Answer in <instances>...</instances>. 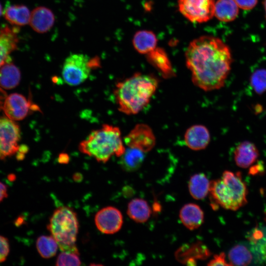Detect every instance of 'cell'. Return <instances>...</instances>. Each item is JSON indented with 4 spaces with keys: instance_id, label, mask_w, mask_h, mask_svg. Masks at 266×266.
<instances>
[{
    "instance_id": "obj_11",
    "label": "cell",
    "mask_w": 266,
    "mask_h": 266,
    "mask_svg": "<svg viewBox=\"0 0 266 266\" xmlns=\"http://www.w3.org/2000/svg\"><path fill=\"white\" fill-rule=\"evenodd\" d=\"M95 222L98 229L105 234H113L122 227L123 220L120 211L113 206L104 207L95 215Z\"/></svg>"
},
{
    "instance_id": "obj_17",
    "label": "cell",
    "mask_w": 266,
    "mask_h": 266,
    "mask_svg": "<svg viewBox=\"0 0 266 266\" xmlns=\"http://www.w3.org/2000/svg\"><path fill=\"white\" fill-rule=\"evenodd\" d=\"M146 55L148 61L160 71L164 77L169 78L174 75L171 63L164 49L156 47Z\"/></svg>"
},
{
    "instance_id": "obj_3",
    "label": "cell",
    "mask_w": 266,
    "mask_h": 266,
    "mask_svg": "<svg viewBox=\"0 0 266 266\" xmlns=\"http://www.w3.org/2000/svg\"><path fill=\"white\" fill-rule=\"evenodd\" d=\"M78 148L82 153L102 163L113 155L121 157L126 150L119 128L108 124L92 132L80 143Z\"/></svg>"
},
{
    "instance_id": "obj_29",
    "label": "cell",
    "mask_w": 266,
    "mask_h": 266,
    "mask_svg": "<svg viewBox=\"0 0 266 266\" xmlns=\"http://www.w3.org/2000/svg\"><path fill=\"white\" fill-rule=\"evenodd\" d=\"M9 252V244L8 239L0 235V263L5 261Z\"/></svg>"
},
{
    "instance_id": "obj_15",
    "label": "cell",
    "mask_w": 266,
    "mask_h": 266,
    "mask_svg": "<svg viewBox=\"0 0 266 266\" xmlns=\"http://www.w3.org/2000/svg\"><path fill=\"white\" fill-rule=\"evenodd\" d=\"M259 156V151L256 145L248 141L241 142L234 151V159L236 165L243 168H246L252 165Z\"/></svg>"
},
{
    "instance_id": "obj_36",
    "label": "cell",
    "mask_w": 266,
    "mask_h": 266,
    "mask_svg": "<svg viewBox=\"0 0 266 266\" xmlns=\"http://www.w3.org/2000/svg\"><path fill=\"white\" fill-rule=\"evenodd\" d=\"M265 220L266 221V212H265Z\"/></svg>"
},
{
    "instance_id": "obj_21",
    "label": "cell",
    "mask_w": 266,
    "mask_h": 266,
    "mask_svg": "<svg viewBox=\"0 0 266 266\" xmlns=\"http://www.w3.org/2000/svg\"><path fill=\"white\" fill-rule=\"evenodd\" d=\"M151 210L147 201L142 199H134L128 204L127 214L137 223H144L151 215Z\"/></svg>"
},
{
    "instance_id": "obj_13",
    "label": "cell",
    "mask_w": 266,
    "mask_h": 266,
    "mask_svg": "<svg viewBox=\"0 0 266 266\" xmlns=\"http://www.w3.org/2000/svg\"><path fill=\"white\" fill-rule=\"evenodd\" d=\"M18 29L5 26L0 31V67L7 61L10 54L17 48Z\"/></svg>"
},
{
    "instance_id": "obj_23",
    "label": "cell",
    "mask_w": 266,
    "mask_h": 266,
    "mask_svg": "<svg viewBox=\"0 0 266 266\" xmlns=\"http://www.w3.org/2000/svg\"><path fill=\"white\" fill-rule=\"evenodd\" d=\"M31 14L27 7L23 5H9L4 11L6 20L16 26H24L28 24Z\"/></svg>"
},
{
    "instance_id": "obj_2",
    "label": "cell",
    "mask_w": 266,
    "mask_h": 266,
    "mask_svg": "<svg viewBox=\"0 0 266 266\" xmlns=\"http://www.w3.org/2000/svg\"><path fill=\"white\" fill-rule=\"evenodd\" d=\"M158 85L154 76L139 72L118 82L114 94L119 110L127 115L137 114L149 103Z\"/></svg>"
},
{
    "instance_id": "obj_25",
    "label": "cell",
    "mask_w": 266,
    "mask_h": 266,
    "mask_svg": "<svg viewBox=\"0 0 266 266\" xmlns=\"http://www.w3.org/2000/svg\"><path fill=\"white\" fill-rule=\"evenodd\" d=\"M228 259L231 266H245L251 263L253 256L247 247L237 244L229 252Z\"/></svg>"
},
{
    "instance_id": "obj_35",
    "label": "cell",
    "mask_w": 266,
    "mask_h": 266,
    "mask_svg": "<svg viewBox=\"0 0 266 266\" xmlns=\"http://www.w3.org/2000/svg\"><path fill=\"white\" fill-rule=\"evenodd\" d=\"M1 14H2V7L0 3V17L1 15Z\"/></svg>"
},
{
    "instance_id": "obj_27",
    "label": "cell",
    "mask_w": 266,
    "mask_h": 266,
    "mask_svg": "<svg viewBox=\"0 0 266 266\" xmlns=\"http://www.w3.org/2000/svg\"><path fill=\"white\" fill-rule=\"evenodd\" d=\"M250 84L258 94L266 91V69L261 68L255 70L250 77Z\"/></svg>"
},
{
    "instance_id": "obj_7",
    "label": "cell",
    "mask_w": 266,
    "mask_h": 266,
    "mask_svg": "<svg viewBox=\"0 0 266 266\" xmlns=\"http://www.w3.org/2000/svg\"><path fill=\"white\" fill-rule=\"evenodd\" d=\"M214 0H178L180 13L192 22L203 23L214 15Z\"/></svg>"
},
{
    "instance_id": "obj_19",
    "label": "cell",
    "mask_w": 266,
    "mask_h": 266,
    "mask_svg": "<svg viewBox=\"0 0 266 266\" xmlns=\"http://www.w3.org/2000/svg\"><path fill=\"white\" fill-rule=\"evenodd\" d=\"M20 79V71L13 64L6 62L0 67V86L3 89L15 88Z\"/></svg>"
},
{
    "instance_id": "obj_34",
    "label": "cell",
    "mask_w": 266,
    "mask_h": 266,
    "mask_svg": "<svg viewBox=\"0 0 266 266\" xmlns=\"http://www.w3.org/2000/svg\"><path fill=\"white\" fill-rule=\"evenodd\" d=\"M264 5L265 9L266 15V0H264Z\"/></svg>"
},
{
    "instance_id": "obj_26",
    "label": "cell",
    "mask_w": 266,
    "mask_h": 266,
    "mask_svg": "<svg viewBox=\"0 0 266 266\" xmlns=\"http://www.w3.org/2000/svg\"><path fill=\"white\" fill-rule=\"evenodd\" d=\"M36 247L43 258L48 259L56 254L59 246L52 235H41L36 240Z\"/></svg>"
},
{
    "instance_id": "obj_31",
    "label": "cell",
    "mask_w": 266,
    "mask_h": 266,
    "mask_svg": "<svg viewBox=\"0 0 266 266\" xmlns=\"http://www.w3.org/2000/svg\"><path fill=\"white\" fill-rule=\"evenodd\" d=\"M237 6L244 10H250L254 7L258 0H234Z\"/></svg>"
},
{
    "instance_id": "obj_33",
    "label": "cell",
    "mask_w": 266,
    "mask_h": 266,
    "mask_svg": "<svg viewBox=\"0 0 266 266\" xmlns=\"http://www.w3.org/2000/svg\"><path fill=\"white\" fill-rule=\"evenodd\" d=\"M68 157L66 154H62L59 158V161L61 163H67L68 162Z\"/></svg>"
},
{
    "instance_id": "obj_6",
    "label": "cell",
    "mask_w": 266,
    "mask_h": 266,
    "mask_svg": "<svg viewBox=\"0 0 266 266\" xmlns=\"http://www.w3.org/2000/svg\"><path fill=\"white\" fill-rule=\"evenodd\" d=\"M90 61L86 55H70L66 59L62 67V75L64 81L70 86H77L83 83L88 78L92 69Z\"/></svg>"
},
{
    "instance_id": "obj_30",
    "label": "cell",
    "mask_w": 266,
    "mask_h": 266,
    "mask_svg": "<svg viewBox=\"0 0 266 266\" xmlns=\"http://www.w3.org/2000/svg\"><path fill=\"white\" fill-rule=\"evenodd\" d=\"M208 266H231L226 260L225 253L221 252L214 256L213 258L209 262Z\"/></svg>"
},
{
    "instance_id": "obj_18",
    "label": "cell",
    "mask_w": 266,
    "mask_h": 266,
    "mask_svg": "<svg viewBox=\"0 0 266 266\" xmlns=\"http://www.w3.org/2000/svg\"><path fill=\"white\" fill-rule=\"evenodd\" d=\"M157 39L155 34L150 31L141 30L133 36V44L139 53L147 54L156 48Z\"/></svg>"
},
{
    "instance_id": "obj_32",
    "label": "cell",
    "mask_w": 266,
    "mask_h": 266,
    "mask_svg": "<svg viewBox=\"0 0 266 266\" xmlns=\"http://www.w3.org/2000/svg\"><path fill=\"white\" fill-rule=\"evenodd\" d=\"M8 196L6 186L0 182V202Z\"/></svg>"
},
{
    "instance_id": "obj_22",
    "label": "cell",
    "mask_w": 266,
    "mask_h": 266,
    "mask_svg": "<svg viewBox=\"0 0 266 266\" xmlns=\"http://www.w3.org/2000/svg\"><path fill=\"white\" fill-rule=\"evenodd\" d=\"M120 157L122 167L127 171H133L138 169L143 163L145 153L138 149L128 147Z\"/></svg>"
},
{
    "instance_id": "obj_10",
    "label": "cell",
    "mask_w": 266,
    "mask_h": 266,
    "mask_svg": "<svg viewBox=\"0 0 266 266\" xmlns=\"http://www.w3.org/2000/svg\"><path fill=\"white\" fill-rule=\"evenodd\" d=\"M127 147L138 149L145 153L151 150L156 144V137L147 125L138 124L125 137Z\"/></svg>"
},
{
    "instance_id": "obj_5",
    "label": "cell",
    "mask_w": 266,
    "mask_h": 266,
    "mask_svg": "<svg viewBox=\"0 0 266 266\" xmlns=\"http://www.w3.org/2000/svg\"><path fill=\"white\" fill-rule=\"evenodd\" d=\"M76 213L70 207L62 206L56 209L51 216L48 228L62 251L79 254L75 244L78 231Z\"/></svg>"
},
{
    "instance_id": "obj_12",
    "label": "cell",
    "mask_w": 266,
    "mask_h": 266,
    "mask_svg": "<svg viewBox=\"0 0 266 266\" xmlns=\"http://www.w3.org/2000/svg\"><path fill=\"white\" fill-rule=\"evenodd\" d=\"M210 141L207 128L202 125H194L189 127L184 134V141L188 148L193 150L205 149Z\"/></svg>"
},
{
    "instance_id": "obj_14",
    "label": "cell",
    "mask_w": 266,
    "mask_h": 266,
    "mask_svg": "<svg viewBox=\"0 0 266 266\" xmlns=\"http://www.w3.org/2000/svg\"><path fill=\"white\" fill-rule=\"evenodd\" d=\"M55 17L52 11L44 6L36 7L32 12L30 24L33 29L38 33L48 32L53 27Z\"/></svg>"
},
{
    "instance_id": "obj_9",
    "label": "cell",
    "mask_w": 266,
    "mask_h": 266,
    "mask_svg": "<svg viewBox=\"0 0 266 266\" xmlns=\"http://www.w3.org/2000/svg\"><path fill=\"white\" fill-rule=\"evenodd\" d=\"M2 108L7 117L13 121L24 119L32 111H40L37 105L33 103L23 95L18 93L11 94L7 97Z\"/></svg>"
},
{
    "instance_id": "obj_24",
    "label": "cell",
    "mask_w": 266,
    "mask_h": 266,
    "mask_svg": "<svg viewBox=\"0 0 266 266\" xmlns=\"http://www.w3.org/2000/svg\"><path fill=\"white\" fill-rule=\"evenodd\" d=\"M238 14V6L234 0H218L215 2L214 15L220 21H233Z\"/></svg>"
},
{
    "instance_id": "obj_8",
    "label": "cell",
    "mask_w": 266,
    "mask_h": 266,
    "mask_svg": "<svg viewBox=\"0 0 266 266\" xmlns=\"http://www.w3.org/2000/svg\"><path fill=\"white\" fill-rule=\"evenodd\" d=\"M21 132L14 121L5 117L0 118V159L16 154L19 147Z\"/></svg>"
},
{
    "instance_id": "obj_1",
    "label": "cell",
    "mask_w": 266,
    "mask_h": 266,
    "mask_svg": "<svg viewBox=\"0 0 266 266\" xmlns=\"http://www.w3.org/2000/svg\"><path fill=\"white\" fill-rule=\"evenodd\" d=\"M185 55L196 86L207 92L224 86L232 58L229 48L220 39L210 35L197 38L190 43Z\"/></svg>"
},
{
    "instance_id": "obj_28",
    "label": "cell",
    "mask_w": 266,
    "mask_h": 266,
    "mask_svg": "<svg viewBox=\"0 0 266 266\" xmlns=\"http://www.w3.org/2000/svg\"><path fill=\"white\" fill-rule=\"evenodd\" d=\"M81 263L79 254L68 251H62L57 258L56 265L80 266Z\"/></svg>"
},
{
    "instance_id": "obj_4",
    "label": "cell",
    "mask_w": 266,
    "mask_h": 266,
    "mask_svg": "<svg viewBox=\"0 0 266 266\" xmlns=\"http://www.w3.org/2000/svg\"><path fill=\"white\" fill-rule=\"evenodd\" d=\"M209 192L223 208L236 211L247 202L248 189L240 172L225 170L221 178L210 182Z\"/></svg>"
},
{
    "instance_id": "obj_20",
    "label": "cell",
    "mask_w": 266,
    "mask_h": 266,
    "mask_svg": "<svg viewBox=\"0 0 266 266\" xmlns=\"http://www.w3.org/2000/svg\"><path fill=\"white\" fill-rule=\"evenodd\" d=\"M210 182L206 175L200 173L191 177L188 184L189 192L196 200H202L209 192Z\"/></svg>"
},
{
    "instance_id": "obj_16",
    "label": "cell",
    "mask_w": 266,
    "mask_h": 266,
    "mask_svg": "<svg viewBox=\"0 0 266 266\" xmlns=\"http://www.w3.org/2000/svg\"><path fill=\"white\" fill-rule=\"evenodd\" d=\"M179 217L185 227L193 230L201 225L203 222L204 214L199 205L190 203L184 205L180 209Z\"/></svg>"
}]
</instances>
